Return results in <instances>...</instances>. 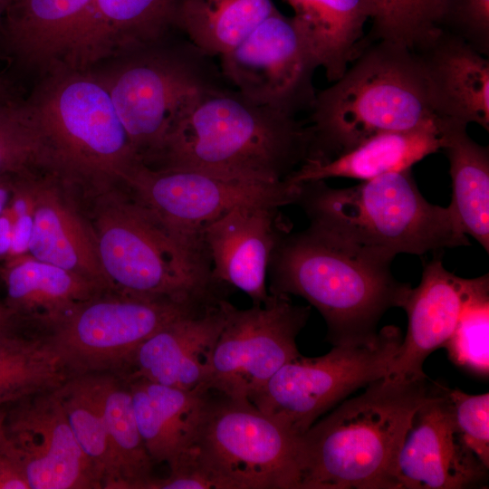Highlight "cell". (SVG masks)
<instances>
[{
  "mask_svg": "<svg viewBox=\"0 0 489 489\" xmlns=\"http://www.w3.org/2000/svg\"><path fill=\"white\" fill-rule=\"evenodd\" d=\"M309 127L224 84L191 95L150 162L243 180L278 183L309 157Z\"/></svg>",
  "mask_w": 489,
  "mask_h": 489,
  "instance_id": "6da1fadb",
  "label": "cell"
},
{
  "mask_svg": "<svg viewBox=\"0 0 489 489\" xmlns=\"http://www.w3.org/2000/svg\"><path fill=\"white\" fill-rule=\"evenodd\" d=\"M436 386L384 377L313 423L299 436L300 489H398V455Z\"/></svg>",
  "mask_w": 489,
  "mask_h": 489,
  "instance_id": "7a4b0ae2",
  "label": "cell"
},
{
  "mask_svg": "<svg viewBox=\"0 0 489 489\" xmlns=\"http://www.w3.org/2000/svg\"><path fill=\"white\" fill-rule=\"evenodd\" d=\"M299 185L296 204L309 226L374 261L390 264L398 254L422 255L470 244L450 207L422 196L411 168L344 188L324 180Z\"/></svg>",
  "mask_w": 489,
  "mask_h": 489,
  "instance_id": "3957f363",
  "label": "cell"
},
{
  "mask_svg": "<svg viewBox=\"0 0 489 489\" xmlns=\"http://www.w3.org/2000/svg\"><path fill=\"white\" fill-rule=\"evenodd\" d=\"M81 199L110 290L201 306L225 298L202 239L173 232L123 186Z\"/></svg>",
  "mask_w": 489,
  "mask_h": 489,
  "instance_id": "277c9868",
  "label": "cell"
},
{
  "mask_svg": "<svg viewBox=\"0 0 489 489\" xmlns=\"http://www.w3.org/2000/svg\"><path fill=\"white\" fill-rule=\"evenodd\" d=\"M268 273L269 293L301 296L320 312L332 346L374 339L381 317L401 308L410 288L394 278L390 264L360 255L311 226L280 238Z\"/></svg>",
  "mask_w": 489,
  "mask_h": 489,
  "instance_id": "5b68a950",
  "label": "cell"
},
{
  "mask_svg": "<svg viewBox=\"0 0 489 489\" xmlns=\"http://www.w3.org/2000/svg\"><path fill=\"white\" fill-rule=\"evenodd\" d=\"M375 42L359 52L340 79L315 95L307 158L330 159L373 135L442 119L418 55L394 43Z\"/></svg>",
  "mask_w": 489,
  "mask_h": 489,
  "instance_id": "8992f818",
  "label": "cell"
},
{
  "mask_svg": "<svg viewBox=\"0 0 489 489\" xmlns=\"http://www.w3.org/2000/svg\"><path fill=\"white\" fill-rule=\"evenodd\" d=\"M150 489H300L299 436L248 399L210 390L194 436Z\"/></svg>",
  "mask_w": 489,
  "mask_h": 489,
  "instance_id": "52a82bcc",
  "label": "cell"
},
{
  "mask_svg": "<svg viewBox=\"0 0 489 489\" xmlns=\"http://www.w3.org/2000/svg\"><path fill=\"white\" fill-rule=\"evenodd\" d=\"M28 101L53 173L80 197L123 186L140 161L106 88L91 71L56 64Z\"/></svg>",
  "mask_w": 489,
  "mask_h": 489,
  "instance_id": "ba28073f",
  "label": "cell"
},
{
  "mask_svg": "<svg viewBox=\"0 0 489 489\" xmlns=\"http://www.w3.org/2000/svg\"><path fill=\"white\" fill-rule=\"evenodd\" d=\"M170 34L89 69L106 88L145 165L183 103L199 90L223 84L212 56L185 35L171 39Z\"/></svg>",
  "mask_w": 489,
  "mask_h": 489,
  "instance_id": "9c48e42d",
  "label": "cell"
},
{
  "mask_svg": "<svg viewBox=\"0 0 489 489\" xmlns=\"http://www.w3.org/2000/svg\"><path fill=\"white\" fill-rule=\"evenodd\" d=\"M402 339L400 329L388 325L369 341L333 346L317 358L301 355L248 400L300 436L355 390L384 378Z\"/></svg>",
  "mask_w": 489,
  "mask_h": 489,
  "instance_id": "30bf717a",
  "label": "cell"
},
{
  "mask_svg": "<svg viewBox=\"0 0 489 489\" xmlns=\"http://www.w3.org/2000/svg\"><path fill=\"white\" fill-rule=\"evenodd\" d=\"M207 306L106 291L83 303L46 335L72 375L123 377L146 339L174 319Z\"/></svg>",
  "mask_w": 489,
  "mask_h": 489,
  "instance_id": "8fae6325",
  "label": "cell"
},
{
  "mask_svg": "<svg viewBox=\"0 0 489 489\" xmlns=\"http://www.w3.org/2000/svg\"><path fill=\"white\" fill-rule=\"evenodd\" d=\"M221 302L225 323L205 388L249 399L283 366L301 356L296 338L311 307L296 305L287 295L271 293L265 303L249 309H238L225 298Z\"/></svg>",
  "mask_w": 489,
  "mask_h": 489,
  "instance_id": "7c38bea8",
  "label": "cell"
},
{
  "mask_svg": "<svg viewBox=\"0 0 489 489\" xmlns=\"http://www.w3.org/2000/svg\"><path fill=\"white\" fill-rule=\"evenodd\" d=\"M124 187L168 228L201 238L202 227L241 205L281 208L296 204L300 185L264 183L181 168H152L141 161L123 178Z\"/></svg>",
  "mask_w": 489,
  "mask_h": 489,
  "instance_id": "4fadbf2b",
  "label": "cell"
},
{
  "mask_svg": "<svg viewBox=\"0 0 489 489\" xmlns=\"http://www.w3.org/2000/svg\"><path fill=\"white\" fill-rule=\"evenodd\" d=\"M219 58L223 77L248 99L292 116L311 109L318 65L293 18L277 8Z\"/></svg>",
  "mask_w": 489,
  "mask_h": 489,
  "instance_id": "5bb4252c",
  "label": "cell"
},
{
  "mask_svg": "<svg viewBox=\"0 0 489 489\" xmlns=\"http://www.w3.org/2000/svg\"><path fill=\"white\" fill-rule=\"evenodd\" d=\"M56 389L13 404L1 444L23 469L30 489H102Z\"/></svg>",
  "mask_w": 489,
  "mask_h": 489,
  "instance_id": "9a60e30c",
  "label": "cell"
},
{
  "mask_svg": "<svg viewBox=\"0 0 489 489\" xmlns=\"http://www.w3.org/2000/svg\"><path fill=\"white\" fill-rule=\"evenodd\" d=\"M398 489L479 488L486 467L462 436L446 388L436 385L416 411L397 459Z\"/></svg>",
  "mask_w": 489,
  "mask_h": 489,
  "instance_id": "2e32d148",
  "label": "cell"
},
{
  "mask_svg": "<svg viewBox=\"0 0 489 489\" xmlns=\"http://www.w3.org/2000/svg\"><path fill=\"white\" fill-rule=\"evenodd\" d=\"M487 295L488 274L462 278L447 271L440 256L427 262L419 284L409 288L401 305L408 315V331L385 378L401 381L427 378L423 371L426 359L444 346L467 306Z\"/></svg>",
  "mask_w": 489,
  "mask_h": 489,
  "instance_id": "e0dca14e",
  "label": "cell"
},
{
  "mask_svg": "<svg viewBox=\"0 0 489 489\" xmlns=\"http://www.w3.org/2000/svg\"><path fill=\"white\" fill-rule=\"evenodd\" d=\"M278 207L241 205L205 225L201 239L208 253L213 279L245 292L253 305L270 298L266 286L272 254L289 226Z\"/></svg>",
  "mask_w": 489,
  "mask_h": 489,
  "instance_id": "ac0fdd59",
  "label": "cell"
},
{
  "mask_svg": "<svg viewBox=\"0 0 489 489\" xmlns=\"http://www.w3.org/2000/svg\"><path fill=\"white\" fill-rule=\"evenodd\" d=\"M181 0H92L58 62L89 70L175 28Z\"/></svg>",
  "mask_w": 489,
  "mask_h": 489,
  "instance_id": "d6986e66",
  "label": "cell"
},
{
  "mask_svg": "<svg viewBox=\"0 0 489 489\" xmlns=\"http://www.w3.org/2000/svg\"><path fill=\"white\" fill-rule=\"evenodd\" d=\"M222 300L174 319L146 339L122 378L143 379L185 390L206 389L213 352L225 323Z\"/></svg>",
  "mask_w": 489,
  "mask_h": 489,
  "instance_id": "ffe728a7",
  "label": "cell"
},
{
  "mask_svg": "<svg viewBox=\"0 0 489 489\" xmlns=\"http://www.w3.org/2000/svg\"><path fill=\"white\" fill-rule=\"evenodd\" d=\"M29 254L110 290L80 198L52 172L43 173L39 179Z\"/></svg>",
  "mask_w": 489,
  "mask_h": 489,
  "instance_id": "44dd1931",
  "label": "cell"
},
{
  "mask_svg": "<svg viewBox=\"0 0 489 489\" xmlns=\"http://www.w3.org/2000/svg\"><path fill=\"white\" fill-rule=\"evenodd\" d=\"M414 51L428 82L436 114L489 129V62L461 38L441 31Z\"/></svg>",
  "mask_w": 489,
  "mask_h": 489,
  "instance_id": "7402d4cb",
  "label": "cell"
},
{
  "mask_svg": "<svg viewBox=\"0 0 489 489\" xmlns=\"http://www.w3.org/2000/svg\"><path fill=\"white\" fill-rule=\"evenodd\" d=\"M5 306L15 323L28 322L47 334L80 306L111 291L102 284L26 254L3 262Z\"/></svg>",
  "mask_w": 489,
  "mask_h": 489,
  "instance_id": "603a6c76",
  "label": "cell"
},
{
  "mask_svg": "<svg viewBox=\"0 0 489 489\" xmlns=\"http://www.w3.org/2000/svg\"><path fill=\"white\" fill-rule=\"evenodd\" d=\"M453 121L436 119L415 128L373 135L330 159L306 158L285 180L296 185L331 177L365 181L411 168L427 156L444 149Z\"/></svg>",
  "mask_w": 489,
  "mask_h": 489,
  "instance_id": "cb8c5ba5",
  "label": "cell"
},
{
  "mask_svg": "<svg viewBox=\"0 0 489 489\" xmlns=\"http://www.w3.org/2000/svg\"><path fill=\"white\" fill-rule=\"evenodd\" d=\"M92 0H10L0 22L7 53L45 72L57 64Z\"/></svg>",
  "mask_w": 489,
  "mask_h": 489,
  "instance_id": "d4e9b609",
  "label": "cell"
},
{
  "mask_svg": "<svg viewBox=\"0 0 489 489\" xmlns=\"http://www.w3.org/2000/svg\"><path fill=\"white\" fill-rule=\"evenodd\" d=\"M128 381L138 428L154 464L170 468L187 447L209 389L185 390L143 379Z\"/></svg>",
  "mask_w": 489,
  "mask_h": 489,
  "instance_id": "484cf974",
  "label": "cell"
},
{
  "mask_svg": "<svg viewBox=\"0 0 489 489\" xmlns=\"http://www.w3.org/2000/svg\"><path fill=\"white\" fill-rule=\"evenodd\" d=\"M318 67L329 82L340 79L359 53L374 0H286Z\"/></svg>",
  "mask_w": 489,
  "mask_h": 489,
  "instance_id": "4316f807",
  "label": "cell"
},
{
  "mask_svg": "<svg viewBox=\"0 0 489 489\" xmlns=\"http://www.w3.org/2000/svg\"><path fill=\"white\" fill-rule=\"evenodd\" d=\"M465 124L449 126L442 150L449 161L452 200L448 206L466 235L489 251V150L472 139Z\"/></svg>",
  "mask_w": 489,
  "mask_h": 489,
  "instance_id": "83f0119b",
  "label": "cell"
},
{
  "mask_svg": "<svg viewBox=\"0 0 489 489\" xmlns=\"http://www.w3.org/2000/svg\"><path fill=\"white\" fill-rule=\"evenodd\" d=\"M275 9L272 0H181L174 24L206 53L221 56Z\"/></svg>",
  "mask_w": 489,
  "mask_h": 489,
  "instance_id": "f1b7e54d",
  "label": "cell"
},
{
  "mask_svg": "<svg viewBox=\"0 0 489 489\" xmlns=\"http://www.w3.org/2000/svg\"><path fill=\"white\" fill-rule=\"evenodd\" d=\"M72 374L46 334L0 331V408L56 389Z\"/></svg>",
  "mask_w": 489,
  "mask_h": 489,
  "instance_id": "f546056e",
  "label": "cell"
},
{
  "mask_svg": "<svg viewBox=\"0 0 489 489\" xmlns=\"http://www.w3.org/2000/svg\"><path fill=\"white\" fill-rule=\"evenodd\" d=\"M110 466L103 489H147L153 461L135 419L128 381L110 374L105 396Z\"/></svg>",
  "mask_w": 489,
  "mask_h": 489,
  "instance_id": "4dcf8cb0",
  "label": "cell"
},
{
  "mask_svg": "<svg viewBox=\"0 0 489 489\" xmlns=\"http://www.w3.org/2000/svg\"><path fill=\"white\" fill-rule=\"evenodd\" d=\"M109 373L72 375L56 389L72 430L93 463L102 489L110 466L105 396Z\"/></svg>",
  "mask_w": 489,
  "mask_h": 489,
  "instance_id": "1f68e13d",
  "label": "cell"
},
{
  "mask_svg": "<svg viewBox=\"0 0 489 489\" xmlns=\"http://www.w3.org/2000/svg\"><path fill=\"white\" fill-rule=\"evenodd\" d=\"M43 171L52 158L28 99L0 101V177Z\"/></svg>",
  "mask_w": 489,
  "mask_h": 489,
  "instance_id": "d6a6232c",
  "label": "cell"
},
{
  "mask_svg": "<svg viewBox=\"0 0 489 489\" xmlns=\"http://www.w3.org/2000/svg\"><path fill=\"white\" fill-rule=\"evenodd\" d=\"M451 0H374L371 37L415 50L443 30Z\"/></svg>",
  "mask_w": 489,
  "mask_h": 489,
  "instance_id": "836d02e7",
  "label": "cell"
},
{
  "mask_svg": "<svg viewBox=\"0 0 489 489\" xmlns=\"http://www.w3.org/2000/svg\"><path fill=\"white\" fill-rule=\"evenodd\" d=\"M489 295L467 306L450 338L444 344L448 358L458 367L487 377Z\"/></svg>",
  "mask_w": 489,
  "mask_h": 489,
  "instance_id": "e575fe53",
  "label": "cell"
},
{
  "mask_svg": "<svg viewBox=\"0 0 489 489\" xmlns=\"http://www.w3.org/2000/svg\"><path fill=\"white\" fill-rule=\"evenodd\" d=\"M456 426L470 449L489 468V394L446 388Z\"/></svg>",
  "mask_w": 489,
  "mask_h": 489,
  "instance_id": "d590c367",
  "label": "cell"
},
{
  "mask_svg": "<svg viewBox=\"0 0 489 489\" xmlns=\"http://www.w3.org/2000/svg\"><path fill=\"white\" fill-rule=\"evenodd\" d=\"M443 31L488 54L489 0H451Z\"/></svg>",
  "mask_w": 489,
  "mask_h": 489,
  "instance_id": "8d00e7d4",
  "label": "cell"
},
{
  "mask_svg": "<svg viewBox=\"0 0 489 489\" xmlns=\"http://www.w3.org/2000/svg\"><path fill=\"white\" fill-rule=\"evenodd\" d=\"M1 439L0 489H30L23 469L19 464L5 450L1 444Z\"/></svg>",
  "mask_w": 489,
  "mask_h": 489,
  "instance_id": "74e56055",
  "label": "cell"
},
{
  "mask_svg": "<svg viewBox=\"0 0 489 489\" xmlns=\"http://www.w3.org/2000/svg\"><path fill=\"white\" fill-rule=\"evenodd\" d=\"M14 226V216L8 200L0 214V261L4 262L9 254Z\"/></svg>",
  "mask_w": 489,
  "mask_h": 489,
  "instance_id": "f35d334b",
  "label": "cell"
},
{
  "mask_svg": "<svg viewBox=\"0 0 489 489\" xmlns=\"http://www.w3.org/2000/svg\"><path fill=\"white\" fill-rule=\"evenodd\" d=\"M14 177H0V214L11 197Z\"/></svg>",
  "mask_w": 489,
  "mask_h": 489,
  "instance_id": "ab89813d",
  "label": "cell"
},
{
  "mask_svg": "<svg viewBox=\"0 0 489 489\" xmlns=\"http://www.w3.org/2000/svg\"><path fill=\"white\" fill-rule=\"evenodd\" d=\"M15 324L16 323L5 304L0 302V331L14 329Z\"/></svg>",
  "mask_w": 489,
  "mask_h": 489,
  "instance_id": "60d3db41",
  "label": "cell"
},
{
  "mask_svg": "<svg viewBox=\"0 0 489 489\" xmlns=\"http://www.w3.org/2000/svg\"><path fill=\"white\" fill-rule=\"evenodd\" d=\"M13 100H14V98H13L8 83L0 77V101H10Z\"/></svg>",
  "mask_w": 489,
  "mask_h": 489,
  "instance_id": "b9f144b4",
  "label": "cell"
},
{
  "mask_svg": "<svg viewBox=\"0 0 489 489\" xmlns=\"http://www.w3.org/2000/svg\"><path fill=\"white\" fill-rule=\"evenodd\" d=\"M5 413L3 411H0V439L5 434Z\"/></svg>",
  "mask_w": 489,
  "mask_h": 489,
  "instance_id": "7bdbcfd3",
  "label": "cell"
},
{
  "mask_svg": "<svg viewBox=\"0 0 489 489\" xmlns=\"http://www.w3.org/2000/svg\"><path fill=\"white\" fill-rule=\"evenodd\" d=\"M9 2L10 0H0V22Z\"/></svg>",
  "mask_w": 489,
  "mask_h": 489,
  "instance_id": "ee69618b",
  "label": "cell"
}]
</instances>
